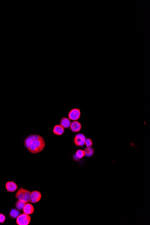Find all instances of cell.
Wrapping results in <instances>:
<instances>
[{"mask_svg":"<svg viewBox=\"0 0 150 225\" xmlns=\"http://www.w3.org/2000/svg\"><path fill=\"white\" fill-rule=\"evenodd\" d=\"M24 145L32 154H38L43 151L46 146L44 139L38 134H31L24 141Z\"/></svg>","mask_w":150,"mask_h":225,"instance_id":"cell-1","label":"cell"},{"mask_svg":"<svg viewBox=\"0 0 150 225\" xmlns=\"http://www.w3.org/2000/svg\"><path fill=\"white\" fill-rule=\"evenodd\" d=\"M31 192L28 190L23 188H20L15 194V197L18 200L23 202L24 203H28L30 202Z\"/></svg>","mask_w":150,"mask_h":225,"instance_id":"cell-2","label":"cell"},{"mask_svg":"<svg viewBox=\"0 0 150 225\" xmlns=\"http://www.w3.org/2000/svg\"><path fill=\"white\" fill-rule=\"evenodd\" d=\"M31 221V218L29 215L25 213L20 214L16 218V223L18 225H28Z\"/></svg>","mask_w":150,"mask_h":225,"instance_id":"cell-3","label":"cell"},{"mask_svg":"<svg viewBox=\"0 0 150 225\" xmlns=\"http://www.w3.org/2000/svg\"><path fill=\"white\" fill-rule=\"evenodd\" d=\"M86 138L84 134L79 133L77 134L74 139V143L77 146L82 147L85 145Z\"/></svg>","mask_w":150,"mask_h":225,"instance_id":"cell-4","label":"cell"},{"mask_svg":"<svg viewBox=\"0 0 150 225\" xmlns=\"http://www.w3.org/2000/svg\"><path fill=\"white\" fill-rule=\"evenodd\" d=\"M81 116V112L78 108H73L68 113V118L70 120L76 121L78 120Z\"/></svg>","mask_w":150,"mask_h":225,"instance_id":"cell-5","label":"cell"},{"mask_svg":"<svg viewBox=\"0 0 150 225\" xmlns=\"http://www.w3.org/2000/svg\"><path fill=\"white\" fill-rule=\"evenodd\" d=\"M42 194L38 191H34L31 192L30 202L32 203H35L39 202L42 199Z\"/></svg>","mask_w":150,"mask_h":225,"instance_id":"cell-6","label":"cell"},{"mask_svg":"<svg viewBox=\"0 0 150 225\" xmlns=\"http://www.w3.org/2000/svg\"><path fill=\"white\" fill-rule=\"evenodd\" d=\"M70 128L72 132H79L82 128V125L78 121H73L71 124Z\"/></svg>","mask_w":150,"mask_h":225,"instance_id":"cell-7","label":"cell"},{"mask_svg":"<svg viewBox=\"0 0 150 225\" xmlns=\"http://www.w3.org/2000/svg\"><path fill=\"white\" fill-rule=\"evenodd\" d=\"M6 188L8 192H14L18 189V186L16 183L13 181H9L6 182Z\"/></svg>","mask_w":150,"mask_h":225,"instance_id":"cell-8","label":"cell"},{"mask_svg":"<svg viewBox=\"0 0 150 225\" xmlns=\"http://www.w3.org/2000/svg\"><path fill=\"white\" fill-rule=\"evenodd\" d=\"M64 128L60 124H56L53 127V132L57 136H61L64 133Z\"/></svg>","mask_w":150,"mask_h":225,"instance_id":"cell-9","label":"cell"},{"mask_svg":"<svg viewBox=\"0 0 150 225\" xmlns=\"http://www.w3.org/2000/svg\"><path fill=\"white\" fill-rule=\"evenodd\" d=\"M23 212L24 213L30 215L33 213L34 211V208L32 204L28 203H25V205L23 209Z\"/></svg>","mask_w":150,"mask_h":225,"instance_id":"cell-10","label":"cell"},{"mask_svg":"<svg viewBox=\"0 0 150 225\" xmlns=\"http://www.w3.org/2000/svg\"><path fill=\"white\" fill-rule=\"evenodd\" d=\"M71 124V120L67 117H63L60 121V124L64 128H70Z\"/></svg>","mask_w":150,"mask_h":225,"instance_id":"cell-11","label":"cell"},{"mask_svg":"<svg viewBox=\"0 0 150 225\" xmlns=\"http://www.w3.org/2000/svg\"><path fill=\"white\" fill-rule=\"evenodd\" d=\"M85 152V156L88 158L91 157L93 156L95 153V150L92 147H86L84 150Z\"/></svg>","mask_w":150,"mask_h":225,"instance_id":"cell-12","label":"cell"},{"mask_svg":"<svg viewBox=\"0 0 150 225\" xmlns=\"http://www.w3.org/2000/svg\"><path fill=\"white\" fill-rule=\"evenodd\" d=\"M20 215V212L18 209H13L10 211L9 216L12 219H16Z\"/></svg>","mask_w":150,"mask_h":225,"instance_id":"cell-13","label":"cell"},{"mask_svg":"<svg viewBox=\"0 0 150 225\" xmlns=\"http://www.w3.org/2000/svg\"><path fill=\"white\" fill-rule=\"evenodd\" d=\"M76 156L78 159H81L85 156L84 150L79 149L76 152Z\"/></svg>","mask_w":150,"mask_h":225,"instance_id":"cell-14","label":"cell"},{"mask_svg":"<svg viewBox=\"0 0 150 225\" xmlns=\"http://www.w3.org/2000/svg\"><path fill=\"white\" fill-rule=\"evenodd\" d=\"M25 205V203L22 201H20V200H18L15 203V207L17 209H18L19 211H22L23 210L24 207Z\"/></svg>","mask_w":150,"mask_h":225,"instance_id":"cell-15","label":"cell"},{"mask_svg":"<svg viewBox=\"0 0 150 225\" xmlns=\"http://www.w3.org/2000/svg\"><path fill=\"white\" fill-rule=\"evenodd\" d=\"M93 141L90 138H86L85 142V145L86 147H91L93 146Z\"/></svg>","mask_w":150,"mask_h":225,"instance_id":"cell-16","label":"cell"},{"mask_svg":"<svg viewBox=\"0 0 150 225\" xmlns=\"http://www.w3.org/2000/svg\"><path fill=\"white\" fill-rule=\"evenodd\" d=\"M6 220V216L3 213H0V223H4Z\"/></svg>","mask_w":150,"mask_h":225,"instance_id":"cell-17","label":"cell"}]
</instances>
